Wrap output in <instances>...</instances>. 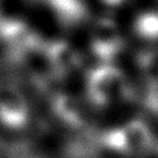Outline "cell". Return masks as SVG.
Listing matches in <instances>:
<instances>
[{
    "instance_id": "1",
    "label": "cell",
    "mask_w": 158,
    "mask_h": 158,
    "mask_svg": "<svg viewBox=\"0 0 158 158\" xmlns=\"http://www.w3.org/2000/svg\"><path fill=\"white\" fill-rule=\"evenodd\" d=\"M85 97L94 109H105L114 99L135 102L137 95L123 72L112 64H98L85 75Z\"/></svg>"
},
{
    "instance_id": "2",
    "label": "cell",
    "mask_w": 158,
    "mask_h": 158,
    "mask_svg": "<svg viewBox=\"0 0 158 158\" xmlns=\"http://www.w3.org/2000/svg\"><path fill=\"white\" fill-rule=\"evenodd\" d=\"M98 145L111 152L129 157L141 158L156 149V141L150 128L141 119H132L126 124L111 128L97 136Z\"/></svg>"
},
{
    "instance_id": "3",
    "label": "cell",
    "mask_w": 158,
    "mask_h": 158,
    "mask_svg": "<svg viewBox=\"0 0 158 158\" xmlns=\"http://www.w3.org/2000/svg\"><path fill=\"white\" fill-rule=\"evenodd\" d=\"M89 47L99 64H111L124 48V39L119 27L111 19L101 17L90 30Z\"/></svg>"
},
{
    "instance_id": "4",
    "label": "cell",
    "mask_w": 158,
    "mask_h": 158,
    "mask_svg": "<svg viewBox=\"0 0 158 158\" xmlns=\"http://www.w3.org/2000/svg\"><path fill=\"white\" fill-rule=\"evenodd\" d=\"M29 122V106L16 85L0 89V123L10 129H20Z\"/></svg>"
},
{
    "instance_id": "5",
    "label": "cell",
    "mask_w": 158,
    "mask_h": 158,
    "mask_svg": "<svg viewBox=\"0 0 158 158\" xmlns=\"http://www.w3.org/2000/svg\"><path fill=\"white\" fill-rule=\"evenodd\" d=\"M63 30H72L90 21L92 15L85 0H41Z\"/></svg>"
},
{
    "instance_id": "6",
    "label": "cell",
    "mask_w": 158,
    "mask_h": 158,
    "mask_svg": "<svg viewBox=\"0 0 158 158\" xmlns=\"http://www.w3.org/2000/svg\"><path fill=\"white\" fill-rule=\"evenodd\" d=\"M44 50L55 76V81H60L71 75L81 65V56L77 50L64 39L44 41Z\"/></svg>"
},
{
    "instance_id": "7",
    "label": "cell",
    "mask_w": 158,
    "mask_h": 158,
    "mask_svg": "<svg viewBox=\"0 0 158 158\" xmlns=\"http://www.w3.org/2000/svg\"><path fill=\"white\" fill-rule=\"evenodd\" d=\"M41 41L26 22L17 19H0V42L4 43L13 56L25 51Z\"/></svg>"
},
{
    "instance_id": "8",
    "label": "cell",
    "mask_w": 158,
    "mask_h": 158,
    "mask_svg": "<svg viewBox=\"0 0 158 158\" xmlns=\"http://www.w3.org/2000/svg\"><path fill=\"white\" fill-rule=\"evenodd\" d=\"M50 107L54 116L65 127L84 129L86 127V116L81 102L68 93H55L50 99Z\"/></svg>"
},
{
    "instance_id": "9",
    "label": "cell",
    "mask_w": 158,
    "mask_h": 158,
    "mask_svg": "<svg viewBox=\"0 0 158 158\" xmlns=\"http://www.w3.org/2000/svg\"><path fill=\"white\" fill-rule=\"evenodd\" d=\"M132 33L145 42L158 41V12L145 10L139 13L133 20Z\"/></svg>"
},
{
    "instance_id": "10",
    "label": "cell",
    "mask_w": 158,
    "mask_h": 158,
    "mask_svg": "<svg viewBox=\"0 0 158 158\" xmlns=\"http://www.w3.org/2000/svg\"><path fill=\"white\" fill-rule=\"evenodd\" d=\"M144 85L158 84V48H143L135 56Z\"/></svg>"
},
{
    "instance_id": "11",
    "label": "cell",
    "mask_w": 158,
    "mask_h": 158,
    "mask_svg": "<svg viewBox=\"0 0 158 158\" xmlns=\"http://www.w3.org/2000/svg\"><path fill=\"white\" fill-rule=\"evenodd\" d=\"M137 102L146 112L158 118V84L145 85L143 93L139 94Z\"/></svg>"
},
{
    "instance_id": "12",
    "label": "cell",
    "mask_w": 158,
    "mask_h": 158,
    "mask_svg": "<svg viewBox=\"0 0 158 158\" xmlns=\"http://www.w3.org/2000/svg\"><path fill=\"white\" fill-rule=\"evenodd\" d=\"M10 158H43V157L34 153L29 146L19 145L13 149L12 154H10Z\"/></svg>"
},
{
    "instance_id": "13",
    "label": "cell",
    "mask_w": 158,
    "mask_h": 158,
    "mask_svg": "<svg viewBox=\"0 0 158 158\" xmlns=\"http://www.w3.org/2000/svg\"><path fill=\"white\" fill-rule=\"evenodd\" d=\"M102 3H105L106 5H109V7H118V5H120L124 0H101Z\"/></svg>"
},
{
    "instance_id": "14",
    "label": "cell",
    "mask_w": 158,
    "mask_h": 158,
    "mask_svg": "<svg viewBox=\"0 0 158 158\" xmlns=\"http://www.w3.org/2000/svg\"><path fill=\"white\" fill-rule=\"evenodd\" d=\"M156 152H157V153H158V145H156Z\"/></svg>"
}]
</instances>
